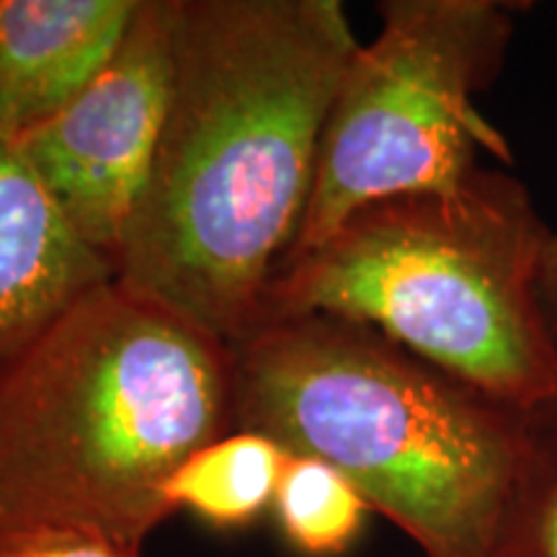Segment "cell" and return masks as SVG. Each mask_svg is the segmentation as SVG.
I'll return each mask as SVG.
<instances>
[{"instance_id":"3957f363","label":"cell","mask_w":557,"mask_h":557,"mask_svg":"<svg viewBox=\"0 0 557 557\" xmlns=\"http://www.w3.org/2000/svg\"><path fill=\"white\" fill-rule=\"evenodd\" d=\"M235 429L329 462L421 557H498L529 413L369 325L289 315L233 346Z\"/></svg>"},{"instance_id":"7a4b0ae2","label":"cell","mask_w":557,"mask_h":557,"mask_svg":"<svg viewBox=\"0 0 557 557\" xmlns=\"http://www.w3.org/2000/svg\"><path fill=\"white\" fill-rule=\"evenodd\" d=\"M235 431L233 348L116 282L0 369V545L47 532L143 549L165 485Z\"/></svg>"},{"instance_id":"ba28073f","label":"cell","mask_w":557,"mask_h":557,"mask_svg":"<svg viewBox=\"0 0 557 557\" xmlns=\"http://www.w3.org/2000/svg\"><path fill=\"white\" fill-rule=\"evenodd\" d=\"M139 0H0V139L13 143L88 86Z\"/></svg>"},{"instance_id":"8fae6325","label":"cell","mask_w":557,"mask_h":557,"mask_svg":"<svg viewBox=\"0 0 557 557\" xmlns=\"http://www.w3.org/2000/svg\"><path fill=\"white\" fill-rule=\"evenodd\" d=\"M498 557H557V413H529L527 449Z\"/></svg>"},{"instance_id":"5bb4252c","label":"cell","mask_w":557,"mask_h":557,"mask_svg":"<svg viewBox=\"0 0 557 557\" xmlns=\"http://www.w3.org/2000/svg\"><path fill=\"white\" fill-rule=\"evenodd\" d=\"M547 408H549V410H555V413H557V387H555V398L547 403Z\"/></svg>"},{"instance_id":"277c9868","label":"cell","mask_w":557,"mask_h":557,"mask_svg":"<svg viewBox=\"0 0 557 557\" xmlns=\"http://www.w3.org/2000/svg\"><path fill=\"white\" fill-rule=\"evenodd\" d=\"M547 238L524 181L480 165L455 189L348 214L276 271L256 325L310 312L354 320L532 413L557 387V344L537 292Z\"/></svg>"},{"instance_id":"7c38bea8","label":"cell","mask_w":557,"mask_h":557,"mask_svg":"<svg viewBox=\"0 0 557 557\" xmlns=\"http://www.w3.org/2000/svg\"><path fill=\"white\" fill-rule=\"evenodd\" d=\"M0 557H143V549L103 534L47 532L5 542Z\"/></svg>"},{"instance_id":"8992f818","label":"cell","mask_w":557,"mask_h":557,"mask_svg":"<svg viewBox=\"0 0 557 557\" xmlns=\"http://www.w3.org/2000/svg\"><path fill=\"white\" fill-rule=\"evenodd\" d=\"M176 13L178 0H139L120 47L88 86L11 143L73 233L111 267L169 111Z\"/></svg>"},{"instance_id":"30bf717a","label":"cell","mask_w":557,"mask_h":557,"mask_svg":"<svg viewBox=\"0 0 557 557\" xmlns=\"http://www.w3.org/2000/svg\"><path fill=\"white\" fill-rule=\"evenodd\" d=\"M271 511L297 555L341 557L359 542L372 508L333 465L289 455Z\"/></svg>"},{"instance_id":"4fadbf2b","label":"cell","mask_w":557,"mask_h":557,"mask_svg":"<svg viewBox=\"0 0 557 557\" xmlns=\"http://www.w3.org/2000/svg\"><path fill=\"white\" fill-rule=\"evenodd\" d=\"M540 308L545 315V323L549 333H553L557 344V233L549 230V238L542 250V263H540Z\"/></svg>"},{"instance_id":"9c48e42d","label":"cell","mask_w":557,"mask_h":557,"mask_svg":"<svg viewBox=\"0 0 557 557\" xmlns=\"http://www.w3.org/2000/svg\"><path fill=\"white\" fill-rule=\"evenodd\" d=\"M289 451L259 431L235 429L186 459L165 485L173 513L189 511L220 532L253 527L274 508Z\"/></svg>"},{"instance_id":"52a82bcc","label":"cell","mask_w":557,"mask_h":557,"mask_svg":"<svg viewBox=\"0 0 557 557\" xmlns=\"http://www.w3.org/2000/svg\"><path fill=\"white\" fill-rule=\"evenodd\" d=\"M114 282L11 143L0 139V369L78 299Z\"/></svg>"},{"instance_id":"6da1fadb","label":"cell","mask_w":557,"mask_h":557,"mask_svg":"<svg viewBox=\"0 0 557 557\" xmlns=\"http://www.w3.org/2000/svg\"><path fill=\"white\" fill-rule=\"evenodd\" d=\"M359 45L338 0H178L169 111L114 282L240 344L295 243Z\"/></svg>"},{"instance_id":"5b68a950","label":"cell","mask_w":557,"mask_h":557,"mask_svg":"<svg viewBox=\"0 0 557 557\" xmlns=\"http://www.w3.org/2000/svg\"><path fill=\"white\" fill-rule=\"evenodd\" d=\"M513 11L500 0L377 5L380 29L338 83L308 209L278 269L372 201L455 189L480 169L483 152L513 163L506 137L478 107L506 65Z\"/></svg>"}]
</instances>
